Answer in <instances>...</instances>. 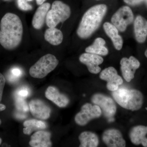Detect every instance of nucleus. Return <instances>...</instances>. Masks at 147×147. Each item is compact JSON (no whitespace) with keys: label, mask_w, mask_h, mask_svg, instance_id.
Masks as SVG:
<instances>
[{"label":"nucleus","mask_w":147,"mask_h":147,"mask_svg":"<svg viewBox=\"0 0 147 147\" xmlns=\"http://www.w3.org/2000/svg\"><path fill=\"white\" fill-rule=\"evenodd\" d=\"M134 19L133 12L128 6L121 7L112 16V24L119 31L123 32L127 27L132 23Z\"/></svg>","instance_id":"6e6552de"},{"label":"nucleus","mask_w":147,"mask_h":147,"mask_svg":"<svg viewBox=\"0 0 147 147\" xmlns=\"http://www.w3.org/2000/svg\"><path fill=\"white\" fill-rule=\"evenodd\" d=\"M30 92L29 90L26 88H24L18 90L17 92L16 96L19 97L25 98L28 96Z\"/></svg>","instance_id":"bb28decb"},{"label":"nucleus","mask_w":147,"mask_h":147,"mask_svg":"<svg viewBox=\"0 0 147 147\" xmlns=\"http://www.w3.org/2000/svg\"><path fill=\"white\" fill-rule=\"evenodd\" d=\"M101 114L102 112L99 106L86 103L82 106L81 111L75 116L74 120L77 124L84 126L92 120L100 117Z\"/></svg>","instance_id":"0eeeda50"},{"label":"nucleus","mask_w":147,"mask_h":147,"mask_svg":"<svg viewBox=\"0 0 147 147\" xmlns=\"http://www.w3.org/2000/svg\"><path fill=\"white\" fill-rule=\"evenodd\" d=\"M146 2L147 4V0H146Z\"/></svg>","instance_id":"f704fd0d"},{"label":"nucleus","mask_w":147,"mask_h":147,"mask_svg":"<svg viewBox=\"0 0 147 147\" xmlns=\"http://www.w3.org/2000/svg\"><path fill=\"white\" fill-rule=\"evenodd\" d=\"M23 34L21 19L14 13H6L0 23V43L8 50L15 49L20 45Z\"/></svg>","instance_id":"f257e3e1"},{"label":"nucleus","mask_w":147,"mask_h":147,"mask_svg":"<svg viewBox=\"0 0 147 147\" xmlns=\"http://www.w3.org/2000/svg\"><path fill=\"white\" fill-rule=\"evenodd\" d=\"M100 79L107 82V88L109 90L114 91L119 88L123 83L122 78L118 74L117 70L113 67L103 69L99 76Z\"/></svg>","instance_id":"1a4fd4ad"},{"label":"nucleus","mask_w":147,"mask_h":147,"mask_svg":"<svg viewBox=\"0 0 147 147\" xmlns=\"http://www.w3.org/2000/svg\"><path fill=\"white\" fill-rule=\"evenodd\" d=\"M121 69L124 79L127 82L134 79L136 70L139 68L140 63L136 58L131 56L129 59L123 58L120 61Z\"/></svg>","instance_id":"9d476101"},{"label":"nucleus","mask_w":147,"mask_h":147,"mask_svg":"<svg viewBox=\"0 0 147 147\" xmlns=\"http://www.w3.org/2000/svg\"><path fill=\"white\" fill-rule=\"evenodd\" d=\"M107 10V6L99 4L94 6L84 13L77 30L80 38L86 39L99 27Z\"/></svg>","instance_id":"f03ea898"},{"label":"nucleus","mask_w":147,"mask_h":147,"mask_svg":"<svg viewBox=\"0 0 147 147\" xmlns=\"http://www.w3.org/2000/svg\"><path fill=\"white\" fill-rule=\"evenodd\" d=\"M145 55L146 57L147 58V49L146 50V52H145Z\"/></svg>","instance_id":"2f4dec72"},{"label":"nucleus","mask_w":147,"mask_h":147,"mask_svg":"<svg viewBox=\"0 0 147 147\" xmlns=\"http://www.w3.org/2000/svg\"><path fill=\"white\" fill-rule=\"evenodd\" d=\"M46 1V0H36V2L37 5H40L44 3Z\"/></svg>","instance_id":"7c9ffc66"},{"label":"nucleus","mask_w":147,"mask_h":147,"mask_svg":"<svg viewBox=\"0 0 147 147\" xmlns=\"http://www.w3.org/2000/svg\"><path fill=\"white\" fill-rule=\"evenodd\" d=\"M103 29L105 33L112 40L116 50H121L123 45L122 38L119 34V30L113 24L106 22L103 24Z\"/></svg>","instance_id":"6ab92c4d"},{"label":"nucleus","mask_w":147,"mask_h":147,"mask_svg":"<svg viewBox=\"0 0 147 147\" xmlns=\"http://www.w3.org/2000/svg\"><path fill=\"white\" fill-rule=\"evenodd\" d=\"M147 126L137 125L133 127L129 132V137L132 144L135 145L142 144L147 147Z\"/></svg>","instance_id":"4468645a"},{"label":"nucleus","mask_w":147,"mask_h":147,"mask_svg":"<svg viewBox=\"0 0 147 147\" xmlns=\"http://www.w3.org/2000/svg\"><path fill=\"white\" fill-rule=\"evenodd\" d=\"M102 140L108 147H125L126 142L118 129L110 128L106 129L102 134Z\"/></svg>","instance_id":"9b49d317"},{"label":"nucleus","mask_w":147,"mask_h":147,"mask_svg":"<svg viewBox=\"0 0 147 147\" xmlns=\"http://www.w3.org/2000/svg\"><path fill=\"white\" fill-rule=\"evenodd\" d=\"M127 4L131 5H136L141 3L144 0H123Z\"/></svg>","instance_id":"c85d7f7f"},{"label":"nucleus","mask_w":147,"mask_h":147,"mask_svg":"<svg viewBox=\"0 0 147 147\" xmlns=\"http://www.w3.org/2000/svg\"><path fill=\"white\" fill-rule=\"evenodd\" d=\"M50 6V3H44L37 8L32 21V25L35 29L39 30L43 27Z\"/></svg>","instance_id":"f3484780"},{"label":"nucleus","mask_w":147,"mask_h":147,"mask_svg":"<svg viewBox=\"0 0 147 147\" xmlns=\"http://www.w3.org/2000/svg\"><path fill=\"white\" fill-rule=\"evenodd\" d=\"M59 61L54 55L48 54L40 58L29 70L32 77L42 79L53 71L59 64Z\"/></svg>","instance_id":"39448f33"},{"label":"nucleus","mask_w":147,"mask_h":147,"mask_svg":"<svg viewBox=\"0 0 147 147\" xmlns=\"http://www.w3.org/2000/svg\"><path fill=\"white\" fill-rule=\"evenodd\" d=\"M23 124L25 127L23 129V132L26 135H30L32 131L44 129L47 127V125L45 122L34 119L26 121Z\"/></svg>","instance_id":"5701e85b"},{"label":"nucleus","mask_w":147,"mask_h":147,"mask_svg":"<svg viewBox=\"0 0 147 147\" xmlns=\"http://www.w3.org/2000/svg\"><path fill=\"white\" fill-rule=\"evenodd\" d=\"M51 134L48 131H39L35 132L31 137L29 144L32 147H50Z\"/></svg>","instance_id":"dca6fc26"},{"label":"nucleus","mask_w":147,"mask_h":147,"mask_svg":"<svg viewBox=\"0 0 147 147\" xmlns=\"http://www.w3.org/2000/svg\"><path fill=\"white\" fill-rule=\"evenodd\" d=\"M28 2L32 1H33V0H26Z\"/></svg>","instance_id":"72a5a7b5"},{"label":"nucleus","mask_w":147,"mask_h":147,"mask_svg":"<svg viewBox=\"0 0 147 147\" xmlns=\"http://www.w3.org/2000/svg\"><path fill=\"white\" fill-rule=\"evenodd\" d=\"M80 147H96L99 144V139L95 133L92 131H85L79 135Z\"/></svg>","instance_id":"aec40b11"},{"label":"nucleus","mask_w":147,"mask_h":147,"mask_svg":"<svg viewBox=\"0 0 147 147\" xmlns=\"http://www.w3.org/2000/svg\"><path fill=\"white\" fill-rule=\"evenodd\" d=\"M4 1H8V0H4Z\"/></svg>","instance_id":"c9c22d12"},{"label":"nucleus","mask_w":147,"mask_h":147,"mask_svg":"<svg viewBox=\"0 0 147 147\" xmlns=\"http://www.w3.org/2000/svg\"><path fill=\"white\" fill-rule=\"evenodd\" d=\"M44 38L51 45H58L62 42L63 34L60 30L56 28H49L45 32Z\"/></svg>","instance_id":"4be33fe9"},{"label":"nucleus","mask_w":147,"mask_h":147,"mask_svg":"<svg viewBox=\"0 0 147 147\" xmlns=\"http://www.w3.org/2000/svg\"><path fill=\"white\" fill-rule=\"evenodd\" d=\"M26 0H17L18 8L24 11L32 10V6Z\"/></svg>","instance_id":"393cba45"},{"label":"nucleus","mask_w":147,"mask_h":147,"mask_svg":"<svg viewBox=\"0 0 147 147\" xmlns=\"http://www.w3.org/2000/svg\"><path fill=\"white\" fill-rule=\"evenodd\" d=\"M112 95L116 102L127 110L137 111L141 109L143 105L144 96L138 90L118 88L113 91Z\"/></svg>","instance_id":"7ed1b4c3"},{"label":"nucleus","mask_w":147,"mask_h":147,"mask_svg":"<svg viewBox=\"0 0 147 147\" xmlns=\"http://www.w3.org/2000/svg\"><path fill=\"white\" fill-rule=\"evenodd\" d=\"M105 40L103 38H98L95 40L92 45L86 48V53L100 56H106L108 54V50L105 46Z\"/></svg>","instance_id":"412c9836"},{"label":"nucleus","mask_w":147,"mask_h":147,"mask_svg":"<svg viewBox=\"0 0 147 147\" xmlns=\"http://www.w3.org/2000/svg\"><path fill=\"white\" fill-rule=\"evenodd\" d=\"M134 31L136 40L140 43L144 42L147 36V21L141 16L135 19Z\"/></svg>","instance_id":"a211bd4d"},{"label":"nucleus","mask_w":147,"mask_h":147,"mask_svg":"<svg viewBox=\"0 0 147 147\" xmlns=\"http://www.w3.org/2000/svg\"><path fill=\"white\" fill-rule=\"evenodd\" d=\"M146 110H147V108H146Z\"/></svg>","instance_id":"e433bc0d"},{"label":"nucleus","mask_w":147,"mask_h":147,"mask_svg":"<svg viewBox=\"0 0 147 147\" xmlns=\"http://www.w3.org/2000/svg\"><path fill=\"white\" fill-rule=\"evenodd\" d=\"M11 75L9 80L11 82L16 81V79L20 77L22 74V71L21 69L18 67H14L12 68L11 71Z\"/></svg>","instance_id":"a878e982"},{"label":"nucleus","mask_w":147,"mask_h":147,"mask_svg":"<svg viewBox=\"0 0 147 147\" xmlns=\"http://www.w3.org/2000/svg\"><path fill=\"white\" fill-rule=\"evenodd\" d=\"M45 96L47 99L60 108L65 107L69 102L68 98L65 95L60 93L59 90L55 87H48L45 91Z\"/></svg>","instance_id":"2eb2a0df"},{"label":"nucleus","mask_w":147,"mask_h":147,"mask_svg":"<svg viewBox=\"0 0 147 147\" xmlns=\"http://www.w3.org/2000/svg\"><path fill=\"white\" fill-rule=\"evenodd\" d=\"M5 105L0 103V111H3V110H5ZM1 119H0V125H1Z\"/></svg>","instance_id":"c756f323"},{"label":"nucleus","mask_w":147,"mask_h":147,"mask_svg":"<svg viewBox=\"0 0 147 147\" xmlns=\"http://www.w3.org/2000/svg\"><path fill=\"white\" fill-rule=\"evenodd\" d=\"M5 84V79L4 76L0 73V102L2 98L3 91Z\"/></svg>","instance_id":"cd10ccee"},{"label":"nucleus","mask_w":147,"mask_h":147,"mask_svg":"<svg viewBox=\"0 0 147 147\" xmlns=\"http://www.w3.org/2000/svg\"><path fill=\"white\" fill-rule=\"evenodd\" d=\"M91 101L99 106L105 117L110 121H114L113 117L117 111V105L111 98L102 94H95L92 96Z\"/></svg>","instance_id":"423d86ee"},{"label":"nucleus","mask_w":147,"mask_h":147,"mask_svg":"<svg viewBox=\"0 0 147 147\" xmlns=\"http://www.w3.org/2000/svg\"><path fill=\"white\" fill-rule=\"evenodd\" d=\"M30 111L35 117L46 120L50 117L51 110L45 102L39 99H33L29 103Z\"/></svg>","instance_id":"f8f14e48"},{"label":"nucleus","mask_w":147,"mask_h":147,"mask_svg":"<svg viewBox=\"0 0 147 147\" xmlns=\"http://www.w3.org/2000/svg\"><path fill=\"white\" fill-rule=\"evenodd\" d=\"M70 15L71 9L68 5L61 1H55L47 13L46 24L49 28H55L67 20Z\"/></svg>","instance_id":"20e7f679"},{"label":"nucleus","mask_w":147,"mask_h":147,"mask_svg":"<svg viewBox=\"0 0 147 147\" xmlns=\"http://www.w3.org/2000/svg\"><path fill=\"white\" fill-rule=\"evenodd\" d=\"M15 105L17 109L24 113L28 112L30 109L24 98L19 96H16Z\"/></svg>","instance_id":"b1692460"},{"label":"nucleus","mask_w":147,"mask_h":147,"mask_svg":"<svg viewBox=\"0 0 147 147\" xmlns=\"http://www.w3.org/2000/svg\"><path fill=\"white\" fill-rule=\"evenodd\" d=\"M79 61L87 66L90 73L97 74L101 70L99 65L103 63V59L100 55L86 53L80 56Z\"/></svg>","instance_id":"ddd939ff"},{"label":"nucleus","mask_w":147,"mask_h":147,"mask_svg":"<svg viewBox=\"0 0 147 147\" xmlns=\"http://www.w3.org/2000/svg\"><path fill=\"white\" fill-rule=\"evenodd\" d=\"M2 139H1V138H0V145L2 143Z\"/></svg>","instance_id":"473e14b6"}]
</instances>
